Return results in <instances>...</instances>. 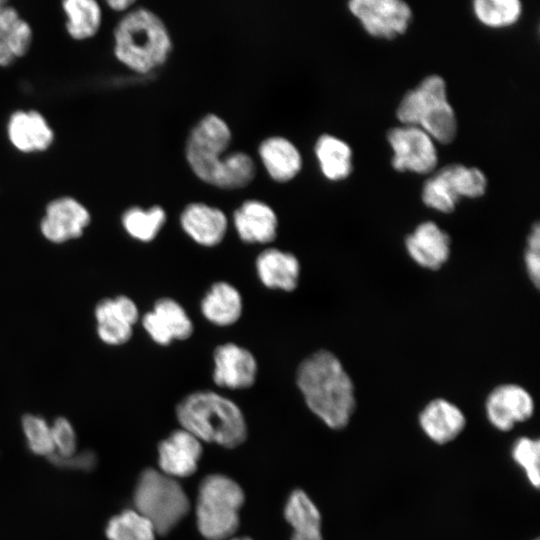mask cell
Returning a JSON list of instances; mask_svg holds the SVG:
<instances>
[{
  "label": "cell",
  "mask_w": 540,
  "mask_h": 540,
  "mask_svg": "<svg viewBox=\"0 0 540 540\" xmlns=\"http://www.w3.org/2000/svg\"><path fill=\"white\" fill-rule=\"evenodd\" d=\"M232 140L227 122L214 113L203 116L190 130L186 161L201 181L225 190L242 189L256 176V164L243 151L223 155Z\"/></svg>",
  "instance_id": "6da1fadb"
},
{
  "label": "cell",
  "mask_w": 540,
  "mask_h": 540,
  "mask_svg": "<svg viewBox=\"0 0 540 540\" xmlns=\"http://www.w3.org/2000/svg\"><path fill=\"white\" fill-rule=\"evenodd\" d=\"M295 376L307 407L324 424L334 430L349 424L356 408L355 388L333 352H313L299 363Z\"/></svg>",
  "instance_id": "7a4b0ae2"
},
{
  "label": "cell",
  "mask_w": 540,
  "mask_h": 540,
  "mask_svg": "<svg viewBox=\"0 0 540 540\" xmlns=\"http://www.w3.org/2000/svg\"><path fill=\"white\" fill-rule=\"evenodd\" d=\"M172 49V38L164 21L143 6H134L121 15L112 31L114 58L137 74H149L162 67Z\"/></svg>",
  "instance_id": "3957f363"
},
{
  "label": "cell",
  "mask_w": 540,
  "mask_h": 540,
  "mask_svg": "<svg viewBox=\"0 0 540 540\" xmlns=\"http://www.w3.org/2000/svg\"><path fill=\"white\" fill-rule=\"evenodd\" d=\"M181 427L198 440L233 448L247 436L245 417L228 397L212 390H197L183 397L176 406Z\"/></svg>",
  "instance_id": "277c9868"
},
{
  "label": "cell",
  "mask_w": 540,
  "mask_h": 540,
  "mask_svg": "<svg viewBox=\"0 0 540 540\" xmlns=\"http://www.w3.org/2000/svg\"><path fill=\"white\" fill-rule=\"evenodd\" d=\"M396 115L403 125L417 126L442 144H449L456 137V115L447 99L445 80L439 75L427 76L408 91Z\"/></svg>",
  "instance_id": "5b68a950"
},
{
  "label": "cell",
  "mask_w": 540,
  "mask_h": 540,
  "mask_svg": "<svg viewBox=\"0 0 540 540\" xmlns=\"http://www.w3.org/2000/svg\"><path fill=\"white\" fill-rule=\"evenodd\" d=\"M245 500L240 485L223 474H210L198 488L197 528L207 540L230 538L239 526V510Z\"/></svg>",
  "instance_id": "8992f818"
},
{
  "label": "cell",
  "mask_w": 540,
  "mask_h": 540,
  "mask_svg": "<svg viewBox=\"0 0 540 540\" xmlns=\"http://www.w3.org/2000/svg\"><path fill=\"white\" fill-rule=\"evenodd\" d=\"M133 502L135 510L148 519L160 535L169 533L190 509L189 499L178 481L152 468L140 474Z\"/></svg>",
  "instance_id": "52a82bcc"
},
{
  "label": "cell",
  "mask_w": 540,
  "mask_h": 540,
  "mask_svg": "<svg viewBox=\"0 0 540 540\" xmlns=\"http://www.w3.org/2000/svg\"><path fill=\"white\" fill-rule=\"evenodd\" d=\"M392 148L391 164L396 171L427 174L434 170L438 156L433 139L417 126L403 125L388 131Z\"/></svg>",
  "instance_id": "ba28073f"
},
{
  "label": "cell",
  "mask_w": 540,
  "mask_h": 540,
  "mask_svg": "<svg viewBox=\"0 0 540 540\" xmlns=\"http://www.w3.org/2000/svg\"><path fill=\"white\" fill-rule=\"evenodd\" d=\"M91 221L89 209L80 200L61 195L45 205L39 230L47 241L62 244L80 238Z\"/></svg>",
  "instance_id": "9c48e42d"
},
{
  "label": "cell",
  "mask_w": 540,
  "mask_h": 540,
  "mask_svg": "<svg viewBox=\"0 0 540 540\" xmlns=\"http://www.w3.org/2000/svg\"><path fill=\"white\" fill-rule=\"evenodd\" d=\"M348 7L366 32L377 38L405 33L412 18L410 6L401 0H352Z\"/></svg>",
  "instance_id": "30bf717a"
},
{
  "label": "cell",
  "mask_w": 540,
  "mask_h": 540,
  "mask_svg": "<svg viewBox=\"0 0 540 540\" xmlns=\"http://www.w3.org/2000/svg\"><path fill=\"white\" fill-rule=\"evenodd\" d=\"M6 138L21 154L48 151L55 142V132L46 116L37 109H16L5 125Z\"/></svg>",
  "instance_id": "8fae6325"
},
{
  "label": "cell",
  "mask_w": 540,
  "mask_h": 540,
  "mask_svg": "<svg viewBox=\"0 0 540 540\" xmlns=\"http://www.w3.org/2000/svg\"><path fill=\"white\" fill-rule=\"evenodd\" d=\"M534 410L532 395L514 383L496 386L485 400L486 417L501 432H509L516 424L527 421L533 416Z\"/></svg>",
  "instance_id": "7c38bea8"
},
{
  "label": "cell",
  "mask_w": 540,
  "mask_h": 540,
  "mask_svg": "<svg viewBox=\"0 0 540 540\" xmlns=\"http://www.w3.org/2000/svg\"><path fill=\"white\" fill-rule=\"evenodd\" d=\"M141 324L151 340L160 346L187 340L194 332L191 317L185 308L171 297L157 299L152 309L142 316Z\"/></svg>",
  "instance_id": "4fadbf2b"
},
{
  "label": "cell",
  "mask_w": 540,
  "mask_h": 540,
  "mask_svg": "<svg viewBox=\"0 0 540 540\" xmlns=\"http://www.w3.org/2000/svg\"><path fill=\"white\" fill-rule=\"evenodd\" d=\"M258 375V362L247 348L226 342L213 351L212 379L216 386L242 390L254 385Z\"/></svg>",
  "instance_id": "5bb4252c"
},
{
  "label": "cell",
  "mask_w": 540,
  "mask_h": 540,
  "mask_svg": "<svg viewBox=\"0 0 540 540\" xmlns=\"http://www.w3.org/2000/svg\"><path fill=\"white\" fill-rule=\"evenodd\" d=\"M99 339L112 346L126 344L133 336V327L140 319L139 308L126 295L100 300L94 308Z\"/></svg>",
  "instance_id": "9a60e30c"
},
{
  "label": "cell",
  "mask_w": 540,
  "mask_h": 540,
  "mask_svg": "<svg viewBox=\"0 0 540 540\" xmlns=\"http://www.w3.org/2000/svg\"><path fill=\"white\" fill-rule=\"evenodd\" d=\"M201 455V441L183 428L173 431L158 446L160 470L174 479L192 475Z\"/></svg>",
  "instance_id": "2e32d148"
},
{
  "label": "cell",
  "mask_w": 540,
  "mask_h": 540,
  "mask_svg": "<svg viewBox=\"0 0 540 540\" xmlns=\"http://www.w3.org/2000/svg\"><path fill=\"white\" fill-rule=\"evenodd\" d=\"M179 221L190 239L209 248L219 245L228 229L226 214L220 208L203 202L187 204L180 213Z\"/></svg>",
  "instance_id": "e0dca14e"
},
{
  "label": "cell",
  "mask_w": 540,
  "mask_h": 540,
  "mask_svg": "<svg viewBox=\"0 0 540 540\" xmlns=\"http://www.w3.org/2000/svg\"><path fill=\"white\" fill-rule=\"evenodd\" d=\"M404 243L410 258L425 269L438 270L450 257V236L432 221L418 224Z\"/></svg>",
  "instance_id": "ac0fdd59"
},
{
  "label": "cell",
  "mask_w": 540,
  "mask_h": 540,
  "mask_svg": "<svg viewBox=\"0 0 540 540\" xmlns=\"http://www.w3.org/2000/svg\"><path fill=\"white\" fill-rule=\"evenodd\" d=\"M233 225L240 240L246 244H269L278 233V216L267 203L248 199L232 215Z\"/></svg>",
  "instance_id": "d6986e66"
},
{
  "label": "cell",
  "mask_w": 540,
  "mask_h": 540,
  "mask_svg": "<svg viewBox=\"0 0 540 540\" xmlns=\"http://www.w3.org/2000/svg\"><path fill=\"white\" fill-rule=\"evenodd\" d=\"M255 271L264 287L289 293L298 287L301 264L292 252L268 247L257 255Z\"/></svg>",
  "instance_id": "ffe728a7"
},
{
  "label": "cell",
  "mask_w": 540,
  "mask_h": 540,
  "mask_svg": "<svg viewBox=\"0 0 540 540\" xmlns=\"http://www.w3.org/2000/svg\"><path fill=\"white\" fill-rule=\"evenodd\" d=\"M418 422L423 433L438 445L456 439L466 426V417L454 403L444 398L429 401L421 410Z\"/></svg>",
  "instance_id": "44dd1931"
},
{
  "label": "cell",
  "mask_w": 540,
  "mask_h": 540,
  "mask_svg": "<svg viewBox=\"0 0 540 540\" xmlns=\"http://www.w3.org/2000/svg\"><path fill=\"white\" fill-rule=\"evenodd\" d=\"M33 41L31 24L8 2L0 10V68H8L25 57Z\"/></svg>",
  "instance_id": "7402d4cb"
},
{
  "label": "cell",
  "mask_w": 540,
  "mask_h": 540,
  "mask_svg": "<svg viewBox=\"0 0 540 540\" xmlns=\"http://www.w3.org/2000/svg\"><path fill=\"white\" fill-rule=\"evenodd\" d=\"M258 154L268 175L279 183L294 179L302 169L299 149L283 136L265 138L258 147Z\"/></svg>",
  "instance_id": "603a6c76"
},
{
  "label": "cell",
  "mask_w": 540,
  "mask_h": 540,
  "mask_svg": "<svg viewBox=\"0 0 540 540\" xmlns=\"http://www.w3.org/2000/svg\"><path fill=\"white\" fill-rule=\"evenodd\" d=\"M200 312L217 327L232 326L243 313V298L240 291L227 281L214 282L200 301Z\"/></svg>",
  "instance_id": "cb8c5ba5"
},
{
  "label": "cell",
  "mask_w": 540,
  "mask_h": 540,
  "mask_svg": "<svg viewBox=\"0 0 540 540\" xmlns=\"http://www.w3.org/2000/svg\"><path fill=\"white\" fill-rule=\"evenodd\" d=\"M64 28L69 38L77 42L93 39L103 25V7L96 0H64L61 2Z\"/></svg>",
  "instance_id": "d4e9b609"
},
{
  "label": "cell",
  "mask_w": 540,
  "mask_h": 540,
  "mask_svg": "<svg viewBox=\"0 0 540 540\" xmlns=\"http://www.w3.org/2000/svg\"><path fill=\"white\" fill-rule=\"evenodd\" d=\"M284 517L293 529L290 540H323L320 511L303 490L291 492L285 504Z\"/></svg>",
  "instance_id": "484cf974"
},
{
  "label": "cell",
  "mask_w": 540,
  "mask_h": 540,
  "mask_svg": "<svg viewBox=\"0 0 540 540\" xmlns=\"http://www.w3.org/2000/svg\"><path fill=\"white\" fill-rule=\"evenodd\" d=\"M314 152L320 170L330 181H341L349 177L353 170L352 150L340 138L322 134L315 142Z\"/></svg>",
  "instance_id": "4316f807"
},
{
  "label": "cell",
  "mask_w": 540,
  "mask_h": 540,
  "mask_svg": "<svg viewBox=\"0 0 540 540\" xmlns=\"http://www.w3.org/2000/svg\"><path fill=\"white\" fill-rule=\"evenodd\" d=\"M167 221V213L160 205L148 208L131 206L121 215V225L132 239L149 243L153 241Z\"/></svg>",
  "instance_id": "83f0119b"
},
{
  "label": "cell",
  "mask_w": 540,
  "mask_h": 540,
  "mask_svg": "<svg viewBox=\"0 0 540 540\" xmlns=\"http://www.w3.org/2000/svg\"><path fill=\"white\" fill-rule=\"evenodd\" d=\"M105 531L109 540H155L157 534L150 521L135 509L112 517Z\"/></svg>",
  "instance_id": "f1b7e54d"
},
{
  "label": "cell",
  "mask_w": 540,
  "mask_h": 540,
  "mask_svg": "<svg viewBox=\"0 0 540 540\" xmlns=\"http://www.w3.org/2000/svg\"><path fill=\"white\" fill-rule=\"evenodd\" d=\"M456 196L461 198H479L485 194L487 179L476 167L451 164L439 170Z\"/></svg>",
  "instance_id": "f546056e"
},
{
  "label": "cell",
  "mask_w": 540,
  "mask_h": 540,
  "mask_svg": "<svg viewBox=\"0 0 540 540\" xmlns=\"http://www.w3.org/2000/svg\"><path fill=\"white\" fill-rule=\"evenodd\" d=\"M473 11L485 26L503 28L518 21L522 14V4L518 0H475Z\"/></svg>",
  "instance_id": "4dcf8cb0"
},
{
  "label": "cell",
  "mask_w": 540,
  "mask_h": 540,
  "mask_svg": "<svg viewBox=\"0 0 540 540\" xmlns=\"http://www.w3.org/2000/svg\"><path fill=\"white\" fill-rule=\"evenodd\" d=\"M513 461L525 472L535 489L540 485V441L527 436L515 440L511 448Z\"/></svg>",
  "instance_id": "1f68e13d"
},
{
  "label": "cell",
  "mask_w": 540,
  "mask_h": 540,
  "mask_svg": "<svg viewBox=\"0 0 540 540\" xmlns=\"http://www.w3.org/2000/svg\"><path fill=\"white\" fill-rule=\"evenodd\" d=\"M22 429L28 448L36 455L54 453L51 425L41 416L27 414L22 418Z\"/></svg>",
  "instance_id": "d6a6232c"
},
{
  "label": "cell",
  "mask_w": 540,
  "mask_h": 540,
  "mask_svg": "<svg viewBox=\"0 0 540 540\" xmlns=\"http://www.w3.org/2000/svg\"><path fill=\"white\" fill-rule=\"evenodd\" d=\"M421 198L427 207L441 213L453 212L460 200L439 171L425 181Z\"/></svg>",
  "instance_id": "836d02e7"
},
{
  "label": "cell",
  "mask_w": 540,
  "mask_h": 540,
  "mask_svg": "<svg viewBox=\"0 0 540 540\" xmlns=\"http://www.w3.org/2000/svg\"><path fill=\"white\" fill-rule=\"evenodd\" d=\"M51 428L54 446L52 456L65 458L76 453V433L69 420L59 417L51 424Z\"/></svg>",
  "instance_id": "e575fe53"
},
{
  "label": "cell",
  "mask_w": 540,
  "mask_h": 540,
  "mask_svg": "<svg viewBox=\"0 0 540 540\" xmlns=\"http://www.w3.org/2000/svg\"><path fill=\"white\" fill-rule=\"evenodd\" d=\"M540 227L539 223L533 224L527 238V246L524 253V262L529 279L536 288L540 280Z\"/></svg>",
  "instance_id": "d590c367"
},
{
  "label": "cell",
  "mask_w": 540,
  "mask_h": 540,
  "mask_svg": "<svg viewBox=\"0 0 540 540\" xmlns=\"http://www.w3.org/2000/svg\"><path fill=\"white\" fill-rule=\"evenodd\" d=\"M51 459L55 464L79 469H90L95 464V456L91 452L74 453L65 458L51 456Z\"/></svg>",
  "instance_id": "8d00e7d4"
},
{
  "label": "cell",
  "mask_w": 540,
  "mask_h": 540,
  "mask_svg": "<svg viewBox=\"0 0 540 540\" xmlns=\"http://www.w3.org/2000/svg\"><path fill=\"white\" fill-rule=\"evenodd\" d=\"M136 4L134 0H107L105 2L106 7L122 15L132 9Z\"/></svg>",
  "instance_id": "74e56055"
},
{
  "label": "cell",
  "mask_w": 540,
  "mask_h": 540,
  "mask_svg": "<svg viewBox=\"0 0 540 540\" xmlns=\"http://www.w3.org/2000/svg\"><path fill=\"white\" fill-rule=\"evenodd\" d=\"M229 540H252V539L249 537H234V538H230Z\"/></svg>",
  "instance_id": "f35d334b"
},
{
  "label": "cell",
  "mask_w": 540,
  "mask_h": 540,
  "mask_svg": "<svg viewBox=\"0 0 540 540\" xmlns=\"http://www.w3.org/2000/svg\"><path fill=\"white\" fill-rule=\"evenodd\" d=\"M8 4L6 0H0V10Z\"/></svg>",
  "instance_id": "ab89813d"
},
{
  "label": "cell",
  "mask_w": 540,
  "mask_h": 540,
  "mask_svg": "<svg viewBox=\"0 0 540 540\" xmlns=\"http://www.w3.org/2000/svg\"><path fill=\"white\" fill-rule=\"evenodd\" d=\"M534 540H539V538H536V539H534Z\"/></svg>",
  "instance_id": "60d3db41"
}]
</instances>
